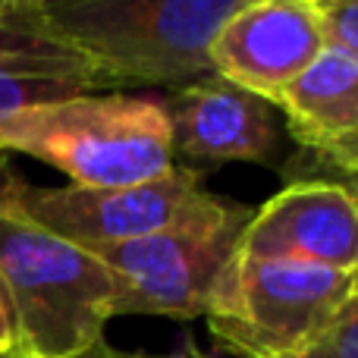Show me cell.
I'll list each match as a JSON object with an SVG mask.
<instances>
[{"instance_id":"30bf717a","label":"cell","mask_w":358,"mask_h":358,"mask_svg":"<svg viewBox=\"0 0 358 358\" xmlns=\"http://www.w3.org/2000/svg\"><path fill=\"white\" fill-rule=\"evenodd\" d=\"M286 129L302 148L321 151L358 132V60L324 48V54L277 98Z\"/></svg>"},{"instance_id":"44dd1931","label":"cell","mask_w":358,"mask_h":358,"mask_svg":"<svg viewBox=\"0 0 358 358\" xmlns=\"http://www.w3.org/2000/svg\"><path fill=\"white\" fill-rule=\"evenodd\" d=\"M0 358H25L22 352H10V355H0Z\"/></svg>"},{"instance_id":"9c48e42d","label":"cell","mask_w":358,"mask_h":358,"mask_svg":"<svg viewBox=\"0 0 358 358\" xmlns=\"http://www.w3.org/2000/svg\"><path fill=\"white\" fill-rule=\"evenodd\" d=\"M315 0H242L210 41V73L277 104V98L324 54Z\"/></svg>"},{"instance_id":"9a60e30c","label":"cell","mask_w":358,"mask_h":358,"mask_svg":"<svg viewBox=\"0 0 358 358\" xmlns=\"http://www.w3.org/2000/svg\"><path fill=\"white\" fill-rule=\"evenodd\" d=\"M79 358H210V355H204V352H198L192 343H185L179 352H129V349H117V346H110L107 340H98L92 349H88L85 355H79Z\"/></svg>"},{"instance_id":"6da1fadb","label":"cell","mask_w":358,"mask_h":358,"mask_svg":"<svg viewBox=\"0 0 358 358\" xmlns=\"http://www.w3.org/2000/svg\"><path fill=\"white\" fill-rule=\"evenodd\" d=\"M242 0H29L35 25L88 66L94 92L179 88L210 73V41Z\"/></svg>"},{"instance_id":"d6986e66","label":"cell","mask_w":358,"mask_h":358,"mask_svg":"<svg viewBox=\"0 0 358 358\" xmlns=\"http://www.w3.org/2000/svg\"><path fill=\"white\" fill-rule=\"evenodd\" d=\"M349 302H355V305H358V273L352 277V299H349Z\"/></svg>"},{"instance_id":"8fae6325","label":"cell","mask_w":358,"mask_h":358,"mask_svg":"<svg viewBox=\"0 0 358 358\" xmlns=\"http://www.w3.org/2000/svg\"><path fill=\"white\" fill-rule=\"evenodd\" d=\"M0 73L73 79L94 92L85 60L38 29L29 0H0Z\"/></svg>"},{"instance_id":"277c9868","label":"cell","mask_w":358,"mask_h":358,"mask_svg":"<svg viewBox=\"0 0 358 358\" xmlns=\"http://www.w3.org/2000/svg\"><path fill=\"white\" fill-rule=\"evenodd\" d=\"M352 277L233 255L204 308L208 334L239 358H296L343 315Z\"/></svg>"},{"instance_id":"ba28073f","label":"cell","mask_w":358,"mask_h":358,"mask_svg":"<svg viewBox=\"0 0 358 358\" xmlns=\"http://www.w3.org/2000/svg\"><path fill=\"white\" fill-rule=\"evenodd\" d=\"M236 258L358 273V198L343 179H296L252 210Z\"/></svg>"},{"instance_id":"5bb4252c","label":"cell","mask_w":358,"mask_h":358,"mask_svg":"<svg viewBox=\"0 0 358 358\" xmlns=\"http://www.w3.org/2000/svg\"><path fill=\"white\" fill-rule=\"evenodd\" d=\"M296 358H358V305L349 302L343 315Z\"/></svg>"},{"instance_id":"2e32d148","label":"cell","mask_w":358,"mask_h":358,"mask_svg":"<svg viewBox=\"0 0 358 358\" xmlns=\"http://www.w3.org/2000/svg\"><path fill=\"white\" fill-rule=\"evenodd\" d=\"M317 157H321L330 170H336V173L358 176V132L355 136H349V138H343V142H336L334 148L321 151Z\"/></svg>"},{"instance_id":"8992f818","label":"cell","mask_w":358,"mask_h":358,"mask_svg":"<svg viewBox=\"0 0 358 358\" xmlns=\"http://www.w3.org/2000/svg\"><path fill=\"white\" fill-rule=\"evenodd\" d=\"M13 195L35 223L88 252L167 233L227 208V198L208 192L204 176L182 164L157 179L120 189H38L16 179Z\"/></svg>"},{"instance_id":"7c38bea8","label":"cell","mask_w":358,"mask_h":358,"mask_svg":"<svg viewBox=\"0 0 358 358\" xmlns=\"http://www.w3.org/2000/svg\"><path fill=\"white\" fill-rule=\"evenodd\" d=\"M92 92L88 85L73 79H44V76H13L0 73V120L13 117L19 110L41 104H54V101L73 98V94Z\"/></svg>"},{"instance_id":"5b68a950","label":"cell","mask_w":358,"mask_h":358,"mask_svg":"<svg viewBox=\"0 0 358 358\" xmlns=\"http://www.w3.org/2000/svg\"><path fill=\"white\" fill-rule=\"evenodd\" d=\"M252 210L239 201L195 223L94 248L117 277L113 315H157L173 321L204 317L217 280L239 248Z\"/></svg>"},{"instance_id":"ac0fdd59","label":"cell","mask_w":358,"mask_h":358,"mask_svg":"<svg viewBox=\"0 0 358 358\" xmlns=\"http://www.w3.org/2000/svg\"><path fill=\"white\" fill-rule=\"evenodd\" d=\"M343 182H346L349 189H352V195L358 198V176H346V179H343Z\"/></svg>"},{"instance_id":"e0dca14e","label":"cell","mask_w":358,"mask_h":358,"mask_svg":"<svg viewBox=\"0 0 358 358\" xmlns=\"http://www.w3.org/2000/svg\"><path fill=\"white\" fill-rule=\"evenodd\" d=\"M19 352V327H16V311H13L10 292L0 277V355Z\"/></svg>"},{"instance_id":"7a4b0ae2","label":"cell","mask_w":358,"mask_h":358,"mask_svg":"<svg viewBox=\"0 0 358 358\" xmlns=\"http://www.w3.org/2000/svg\"><path fill=\"white\" fill-rule=\"evenodd\" d=\"M16 170L0 173V277L10 292L25 358H79L117 305V277L88 248L54 236L19 208Z\"/></svg>"},{"instance_id":"ffe728a7","label":"cell","mask_w":358,"mask_h":358,"mask_svg":"<svg viewBox=\"0 0 358 358\" xmlns=\"http://www.w3.org/2000/svg\"><path fill=\"white\" fill-rule=\"evenodd\" d=\"M6 167H10V161H6V155H0V173H3Z\"/></svg>"},{"instance_id":"3957f363","label":"cell","mask_w":358,"mask_h":358,"mask_svg":"<svg viewBox=\"0 0 358 358\" xmlns=\"http://www.w3.org/2000/svg\"><path fill=\"white\" fill-rule=\"evenodd\" d=\"M0 155H29L85 189L148 182L176 164L164 98L120 92L73 94L0 120Z\"/></svg>"},{"instance_id":"52a82bcc","label":"cell","mask_w":358,"mask_h":358,"mask_svg":"<svg viewBox=\"0 0 358 358\" xmlns=\"http://www.w3.org/2000/svg\"><path fill=\"white\" fill-rule=\"evenodd\" d=\"M164 107L170 117L173 161H182V167L201 176L223 164L283 170L292 155L273 107L220 76L170 88Z\"/></svg>"},{"instance_id":"4fadbf2b","label":"cell","mask_w":358,"mask_h":358,"mask_svg":"<svg viewBox=\"0 0 358 358\" xmlns=\"http://www.w3.org/2000/svg\"><path fill=\"white\" fill-rule=\"evenodd\" d=\"M321 13L324 44L358 60V0H315Z\"/></svg>"}]
</instances>
